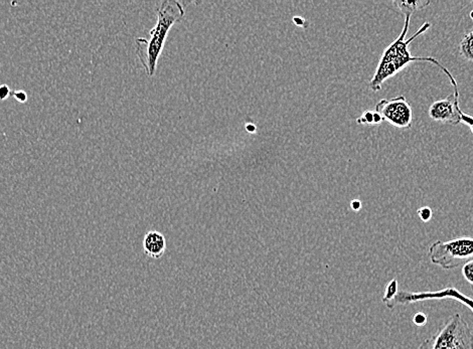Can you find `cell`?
I'll return each mask as SVG.
<instances>
[{"instance_id":"277c9868","label":"cell","mask_w":473,"mask_h":349,"mask_svg":"<svg viewBox=\"0 0 473 349\" xmlns=\"http://www.w3.org/2000/svg\"><path fill=\"white\" fill-rule=\"evenodd\" d=\"M431 262L444 270H453L473 261V238L463 237L437 241L429 248Z\"/></svg>"},{"instance_id":"5b68a950","label":"cell","mask_w":473,"mask_h":349,"mask_svg":"<svg viewBox=\"0 0 473 349\" xmlns=\"http://www.w3.org/2000/svg\"><path fill=\"white\" fill-rule=\"evenodd\" d=\"M442 71L451 78L452 85L454 86V93L443 100H438L431 105L429 108V117L436 122L443 124L458 125L461 123V110L459 106V94L458 83L451 72L446 67H442Z\"/></svg>"},{"instance_id":"4fadbf2b","label":"cell","mask_w":473,"mask_h":349,"mask_svg":"<svg viewBox=\"0 0 473 349\" xmlns=\"http://www.w3.org/2000/svg\"><path fill=\"white\" fill-rule=\"evenodd\" d=\"M358 124L375 125V111H365L360 118L356 119Z\"/></svg>"},{"instance_id":"6da1fadb","label":"cell","mask_w":473,"mask_h":349,"mask_svg":"<svg viewBox=\"0 0 473 349\" xmlns=\"http://www.w3.org/2000/svg\"><path fill=\"white\" fill-rule=\"evenodd\" d=\"M183 16L185 9L179 1L165 0L157 8V23L149 32L150 37H138L135 41V52L149 77L155 74L158 59L169 29L174 23L183 20Z\"/></svg>"},{"instance_id":"2e32d148","label":"cell","mask_w":473,"mask_h":349,"mask_svg":"<svg viewBox=\"0 0 473 349\" xmlns=\"http://www.w3.org/2000/svg\"><path fill=\"white\" fill-rule=\"evenodd\" d=\"M11 97L15 98L20 103H25L27 101V94L22 90H16L11 92Z\"/></svg>"},{"instance_id":"3957f363","label":"cell","mask_w":473,"mask_h":349,"mask_svg":"<svg viewBox=\"0 0 473 349\" xmlns=\"http://www.w3.org/2000/svg\"><path fill=\"white\" fill-rule=\"evenodd\" d=\"M419 349H473V334L462 316L453 314Z\"/></svg>"},{"instance_id":"ba28073f","label":"cell","mask_w":473,"mask_h":349,"mask_svg":"<svg viewBox=\"0 0 473 349\" xmlns=\"http://www.w3.org/2000/svg\"><path fill=\"white\" fill-rule=\"evenodd\" d=\"M143 252L151 259H160L167 251V239L157 230H149L144 236Z\"/></svg>"},{"instance_id":"8fae6325","label":"cell","mask_w":473,"mask_h":349,"mask_svg":"<svg viewBox=\"0 0 473 349\" xmlns=\"http://www.w3.org/2000/svg\"><path fill=\"white\" fill-rule=\"evenodd\" d=\"M399 292V286H398L397 278L393 279L390 283L387 286L386 291L383 297V302L384 304H389L396 297V295Z\"/></svg>"},{"instance_id":"9a60e30c","label":"cell","mask_w":473,"mask_h":349,"mask_svg":"<svg viewBox=\"0 0 473 349\" xmlns=\"http://www.w3.org/2000/svg\"><path fill=\"white\" fill-rule=\"evenodd\" d=\"M413 323L417 327H424L427 323V316L422 312L416 313L413 316Z\"/></svg>"},{"instance_id":"5bb4252c","label":"cell","mask_w":473,"mask_h":349,"mask_svg":"<svg viewBox=\"0 0 473 349\" xmlns=\"http://www.w3.org/2000/svg\"><path fill=\"white\" fill-rule=\"evenodd\" d=\"M418 216L422 222L427 223L432 218L433 211L429 206H424L418 209Z\"/></svg>"},{"instance_id":"ac0fdd59","label":"cell","mask_w":473,"mask_h":349,"mask_svg":"<svg viewBox=\"0 0 473 349\" xmlns=\"http://www.w3.org/2000/svg\"><path fill=\"white\" fill-rule=\"evenodd\" d=\"M351 208L355 211H361V209H362V202L358 201V199H354L351 202Z\"/></svg>"},{"instance_id":"7c38bea8","label":"cell","mask_w":473,"mask_h":349,"mask_svg":"<svg viewBox=\"0 0 473 349\" xmlns=\"http://www.w3.org/2000/svg\"><path fill=\"white\" fill-rule=\"evenodd\" d=\"M461 271H462L463 277H465V280L469 284L473 291V261H470V262L463 265Z\"/></svg>"},{"instance_id":"9c48e42d","label":"cell","mask_w":473,"mask_h":349,"mask_svg":"<svg viewBox=\"0 0 473 349\" xmlns=\"http://www.w3.org/2000/svg\"><path fill=\"white\" fill-rule=\"evenodd\" d=\"M394 4L397 6L403 15L411 16L416 11L427 8L428 6H430L431 2L429 0H418V1H403V0H401V1L394 2Z\"/></svg>"},{"instance_id":"e0dca14e","label":"cell","mask_w":473,"mask_h":349,"mask_svg":"<svg viewBox=\"0 0 473 349\" xmlns=\"http://www.w3.org/2000/svg\"><path fill=\"white\" fill-rule=\"evenodd\" d=\"M9 96H11V88L8 85H6V84L0 86V101L8 99Z\"/></svg>"},{"instance_id":"52a82bcc","label":"cell","mask_w":473,"mask_h":349,"mask_svg":"<svg viewBox=\"0 0 473 349\" xmlns=\"http://www.w3.org/2000/svg\"><path fill=\"white\" fill-rule=\"evenodd\" d=\"M445 298L456 299L458 301L462 302L473 311V300L470 299L469 297L465 296L458 289L452 287L433 293H411L399 291L392 301L387 304L386 306L387 308L394 309L397 305H409L415 303V302L424 301V300L445 299Z\"/></svg>"},{"instance_id":"7a4b0ae2","label":"cell","mask_w":473,"mask_h":349,"mask_svg":"<svg viewBox=\"0 0 473 349\" xmlns=\"http://www.w3.org/2000/svg\"><path fill=\"white\" fill-rule=\"evenodd\" d=\"M410 18H411V16H406L404 27H403L400 36L384 50L383 55H382L374 77L370 81V88L374 92L381 90L384 82H386L388 79L392 78L396 74L399 73L403 69H405L410 62H429L436 65L440 69L443 67L437 60L433 59V58L412 57L409 51L410 44L415 39L423 34L424 32H427L430 29L431 25L429 22L424 23L416 34H413L410 39H406L408 30H409Z\"/></svg>"},{"instance_id":"d6986e66","label":"cell","mask_w":473,"mask_h":349,"mask_svg":"<svg viewBox=\"0 0 473 349\" xmlns=\"http://www.w3.org/2000/svg\"><path fill=\"white\" fill-rule=\"evenodd\" d=\"M472 133H473V127H472Z\"/></svg>"},{"instance_id":"30bf717a","label":"cell","mask_w":473,"mask_h":349,"mask_svg":"<svg viewBox=\"0 0 473 349\" xmlns=\"http://www.w3.org/2000/svg\"><path fill=\"white\" fill-rule=\"evenodd\" d=\"M473 13H472V18ZM459 53L461 57L466 60L473 62V32L466 34L459 44Z\"/></svg>"},{"instance_id":"8992f818","label":"cell","mask_w":473,"mask_h":349,"mask_svg":"<svg viewBox=\"0 0 473 349\" xmlns=\"http://www.w3.org/2000/svg\"><path fill=\"white\" fill-rule=\"evenodd\" d=\"M376 111L384 121L399 129H411L413 124V111L406 98L400 96L392 100H381L376 105Z\"/></svg>"}]
</instances>
